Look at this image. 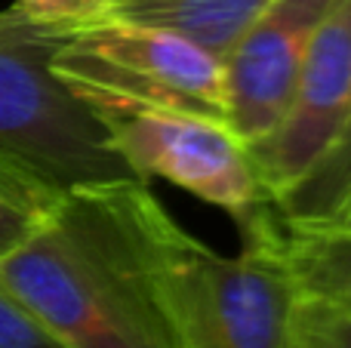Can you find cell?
Masks as SVG:
<instances>
[{"instance_id": "7", "label": "cell", "mask_w": 351, "mask_h": 348, "mask_svg": "<svg viewBox=\"0 0 351 348\" xmlns=\"http://www.w3.org/2000/svg\"><path fill=\"white\" fill-rule=\"evenodd\" d=\"M339 0H271L225 49V123L247 145L265 139L290 108L308 43Z\"/></svg>"}, {"instance_id": "4", "label": "cell", "mask_w": 351, "mask_h": 348, "mask_svg": "<svg viewBox=\"0 0 351 348\" xmlns=\"http://www.w3.org/2000/svg\"><path fill=\"white\" fill-rule=\"evenodd\" d=\"M53 71L84 105L173 108L225 121L222 59L170 28L105 16L77 25Z\"/></svg>"}, {"instance_id": "5", "label": "cell", "mask_w": 351, "mask_h": 348, "mask_svg": "<svg viewBox=\"0 0 351 348\" xmlns=\"http://www.w3.org/2000/svg\"><path fill=\"white\" fill-rule=\"evenodd\" d=\"M133 173L185 188L237 222L241 238L278 219L247 142L222 117L139 105H90Z\"/></svg>"}, {"instance_id": "3", "label": "cell", "mask_w": 351, "mask_h": 348, "mask_svg": "<svg viewBox=\"0 0 351 348\" xmlns=\"http://www.w3.org/2000/svg\"><path fill=\"white\" fill-rule=\"evenodd\" d=\"M74 28L37 22L16 6L0 12V148L65 191L139 179L90 105L53 71L56 49Z\"/></svg>"}, {"instance_id": "11", "label": "cell", "mask_w": 351, "mask_h": 348, "mask_svg": "<svg viewBox=\"0 0 351 348\" xmlns=\"http://www.w3.org/2000/svg\"><path fill=\"white\" fill-rule=\"evenodd\" d=\"M65 188L19 154L0 148V259L31 238L59 207Z\"/></svg>"}, {"instance_id": "2", "label": "cell", "mask_w": 351, "mask_h": 348, "mask_svg": "<svg viewBox=\"0 0 351 348\" xmlns=\"http://www.w3.org/2000/svg\"><path fill=\"white\" fill-rule=\"evenodd\" d=\"M173 348H287L299 287L280 253V219L222 256L170 216L148 182H117Z\"/></svg>"}, {"instance_id": "8", "label": "cell", "mask_w": 351, "mask_h": 348, "mask_svg": "<svg viewBox=\"0 0 351 348\" xmlns=\"http://www.w3.org/2000/svg\"><path fill=\"white\" fill-rule=\"evenodd\" d=\"M268 3L271 0H114L108 16L170 28L222 59Z\"/></svg>"}, {"instance_id": "6", "label": "cell", "mask_w": 351, "mask_h": 348, "mask_svg": "<svg viewBox=\"0 0 351 348\" xmlns=\"http://www.w3.org/2000/svg\"><path fill=\"white\" fill-rule=\"evenodd\" d=\"M351 111V0H339L317 25L302 59L284 121L253 142L256 164L265 195L293 185L336 139Z\"/></svg>"}, {"instance_id": "15", "label": "cell", "mask_w": 351, "mask_h": 348, "mask_svg": "<svg viewBox=\"0 0 351 348\" xmlns=\"http://www.w3.org/2000/svg\"><path fill=\"white\" fill-rule=\"evenodd\" d=\"M317 225H333V228H346V232H351V191L342 197V203L336 207V213L330 216L327 222H317Z\"/></svg>"}, {"instance_id": "13", "label": "cell", "mask_w": 351, "mask_h": 348, "mask_svg": "<svg viewBox=\"0 0 351 348\" xmlns=\"http://www.w3.org/2000/svg\"><path fill=\"white\" fill-rule=\"evenodd\" d=\"M0 348H68L19 296L0 284Z\"/></svg>"}, {"instance_id": "12", "label": "cell", "mask_w": 351, "mask_h": 348, "mask_svg": "<svg viewBox=\"0 0 351 348\" xmlns=\"http://www.w3.org/2000/svg\"><path fill=\"white\" fill-rule=\"evenodd\" d=\"M287 348H351V299L299 293Z\"/></svg>"}, {"instance_id": "9", "label": "cell", "mask_w": 351, "mask_h": 348, "mask_svg": "<svg viewBox=\"0 0 351 348\" xmlns=\"http://www.w3.org/2000/svg\"><path fill=\"white\" fill-rule=\"evenodd\" d=\"M280 253L299 293L351 299V232L333 225L280 222Z\"/></svg>"}, {"instance_id": "1", "label": "cell", "mask_w": 351, "mask_h": 348, "mask_svg": "<svg viewBox=\"0 0 351 348\" xmlns=\"http://www.w3.org/2000/svg\"><path fill=\"white\" fill-rule=\"evenodd\" d=\"M0 284L68 348H173L117 182L71 188L0 259Z\"/></svg>"}, {"instance_id": "10", "label": "cell", "mask_w": 351, "mask_h": 348, "mask_svg": "<svg viewBox=\"0 0 351 348\" xmlns=\"http://www.w3.org/2000/svg\"><path fill=\"white\" fill-rule=\"evenodd\" d=\"M351 191V111L336 139L293 185L274 195V213L290 225H317L336 213Z\"/></svg>"}, {"instance_id": "14", "label": "cell", "mask_w": 351, "mask_h": 348, "mask_svg": "<svg viewBox=\"0 0 351 348\" xmlns=\"http://www.w3.org/2000/svg\"><path fill=\"white\" fill-rule=\"evenodd\" d=\"M22 16L56 25H90L108 16L114 0H16Z\"/></svg>"}]
</instances>
